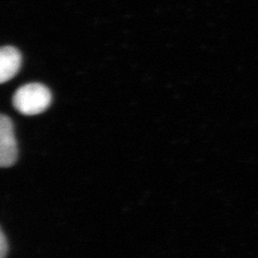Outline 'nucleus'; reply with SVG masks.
Wrapping results in <instances>:
<instances>
[{
  "label": "nucleus",
  "instance_id": "f257e3e1",
  "mask_svg": "<svg viewBox=\"0 0 258 258\" xmlns=\"http://www.w3.org/2000/svg\"><path fill=\"white\" fill-rule=\"evenodd\" d=\"M52 102V94L41 83H28L15 93L13 103L17 110L26 116H34L46 110Z\"/></svg>",
  "mask_w": 258,
  "mask_h": 258
},
{
  "label": "nucleus",
  "instance_id": "f03ea898",
  "mask_svg": "<svg viewBox=\"0 0 258 258\" xmlns=\"http://www.w3.org/2000/svg\"><path fill=\"white\" fill-rule=\"evenodd\" d=\"M18 159V145L13 121L8 116L0 118V165L2 167L14 166Z\"/></svg>",
  "mask_w": 258,
  "mask_h": 258
},
{
  "label": "nucleus",
  "instance_id": "7ed1b4c3",
  "mask_svg": "<svg viewBox=\"0 0 258 258\" xmlns=\"http://www.w3.org/2000/svg\"><path fill=\"white\" fill-rule=\"evenodd\" d=\"M22 56L15 47H3L0 51V82L6 83L19 73Z\"/></svg>",
  "mask_w": 258,
  "mask_h": 258
},
{
  "label": "nucleus",
  "instance_id": "20e7f679",
  "mask_svg": "<svg viewBox=\"0 0 258 258\" xmlns=\"http://www.w3.org/2000/svg\"><path fill=\"white\" fill-rule=\"evenodd\" d=\"M9 251V243L4 231H0V258L7 257Z\"/></svg>",
  "mask_w": 258,
  "mask_h": 258
}]
</instances>
